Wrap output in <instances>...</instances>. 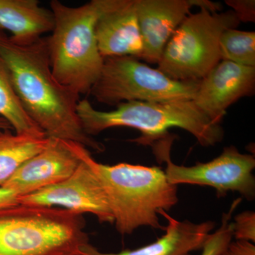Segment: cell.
Segmentation results:
<instances>
[{"label": "cell", "mask_w": 255, "mask_h": 255, "mask_svg": "<svg viewBox=\"0 0 255 255\" xmlns=\"http://www.w3.org/2000/svg\"><path fill=\"white\" fill-rule=\"evenodd\" d=\"M199 81L173 80L137 58L113 57L105 58L100 77L89 94L110 106L132 101H189L194 99Z\"/></svg>", "instance_id": "52a82bcc"}, {"label": "cell", "mask_w": 255, "mask_h": 255, "mask_svg": "<svg viewBox=\"0 0 255 255\" xmlns=\"http://www.w3.org/2000/svg\"><path fill=\"white\" fill-rule=\"evenodd\" d=\"M95 36L104 59L124 56L141 59L143 44L135 0H114L97 20Z\"/></svg>", "instance_id": "4fadbf2b"}, {"label": "cell", "mask_w": 255, "mask_h": 255, "mask_svg": "<svg viewBox=\"0 0 255 255\" xmlns=\"http://www.w3.org/2000/svg\"><path fill=\"white\" fill-rule=\"evenodd\" d=\"M0 117L17 134L46 135L23 110L15 92L9 70L0 57Z\"/></svg>", "instance_id": "e0dca14e"}, {"label": "cell", "mask_w": 255, "mask_h": 255, "mask_svg": "<svg viewBox=\"0 0 255 255\" xmlns=\"http://www.w3.org/2000/svg\"><path fill=\"white\" fill-rule=\"evenodd\" d=\"M159 215L167 219L165 233L158 240L147 246L135 250H126L117 253L99 251L90 243L84 246L81 255H192L202 249L206 239L215 228L212 221L195 223L179 221L162 210Z\"/></svg>", "instance_id": "5bb4252c"}, {"label": "cell", "mask_w": 255, "mask_h": 255, "mask_svg": "<svg viewBox=\"0 0 255 255\" xmlns=\"http://www.w3.org/2000/svg\"><path fill=\"white\" fill-rule=\"evenodd\" d=\"M0 57L23 110L47 137L76 142L96 152L105 150L103 144L84 131L77 112L80 95L53 76L47 38L16 43L0 28Z\"/></svg>", "instance_id": "6da1fadb"}, {"label": "cell", "mask_w": 255, "mask_h": 255, "mask_svg": "<svg viewBox=\"0 0 255 255\" xmlns=\"http://www.w3.org/2000/svg\"><path fill=\"white\" fill-rule=\"evenodd\" d=\"M255 90V67L221 60L199 81L193 102L214 124H220L230 106Z\"/></svg>", "instance_id": "30bf717a"}, {"label": "cell", "mask_w": 255, "mask_h": 255, "mask_svg": "<svg viewBox=\"0 0 255 255\" xmlns=\"http://www.w3.org/2000/svg\"><path fill=\"white\" fill-rule=\"evenodd\" d=\"M114 0H92L82 6L50 1L54 18L47 38L50 68L60 84L78 95L90 93L100 77L104 59L97 46L95 25Z\"/></svg>", "instance_id": "3957f363"}, {"label": "cell", "mask_w": 255, "mask_h": 255, "mask_svg": "<svg viewBox=\"0 0 255 255\" xmlns=\"http://www.w3.org/2000/svg\"><path fill=\"white\" fill-rule=\"evenodd\" d=\"M5 130H12V128L6 119L0 117V131Z\"/></svg>", "instance_id": "cb8c5ba5"}, {"label": "cell", "mask_w": 255, "mask_h": 255, "mask_svg": "<svg viewBox=\"0 0 255 255\" xmlns=\"http://www.w3.org/2000/svg\"><path fill=\"white\" fill-rule=\"evenodd\" d=\"M48 138L46 147L27 159L1 187L20 197L62 182L74 173L81 159L74 150L73 142Z\"/></svg>", "instance_id": "8fae6325"}, {"label": "cell", "mask_w": 255, "mask_h": 255, "mask_svg": "<svg viewBox=\"0 0 255 255\" xmlns=\"http://www.w3.org/2000/svg\"><path fill=\"white\" fill-rule=\"evenodd\" d=\"M241 23L232 9L211 12L201 8L190 14L169 38L158 70L179 81H199L221 60L220 38Z\"/></svg>", "instance_id": "8992f818"}, {"label": "cell", "mask_w": 255, "mask_h": 255, "mask_svg": "<svg viewBox=\"0 0 255 255\" xmlns=\"http://www.w3.org/2000/svg\"><path fill=\"white\" fill-rule=\"evenodd\" d=\"M172 141V137L167 136L151 145L155 156L167 164L164 172L169 183L176 186L184 184L213 187L219 197L231 191H237L248 200L254 199V155L241 153L231 145L225 147L219 157L210 162L189 167L178 165L170 158Z\"/></svg>", "instance_id": "ba28073f"}, {"label": "cell", "mask_w": 255, "mask_h": 255, "mask_svg": "<svg viewBox=\"0 0 255 255\" xmlns=\"http://www.w3.org/2000/svg\"><path fill=\"white\" fill-rule=\"evenodd\" d=\"M222 255H255V246L249 241H231Z\"/></svg>", "instance_id": "7402d4cb"}, {"label": "cell", "mask_w": 255, "mask_h": 255, "mask_svg": "<svg viewBox=\"0 0 255 255\" xmlns=\"http://www.w3.org/2000/svg\"><path fill=\"white\" fill-rule=\"evenodd\" d=\"M82 215L22 204L0 209V255H81L89 243Z\"/></svg>", "instance_id": "5b68a950"}, {"label": "cell", "mask_w": 255, "mask_h": 255, "mask_svg": "<svg viewBox=\"0 0 255 255\" xmlns=\"http://www.w3.org/2000/svg\"><path fill=\"white\" fill-rule=\"evenodd\" d=\"M242 199L233 201L228 213L223 214L221 224L219 229L211 233L201 249V255H222L233 237V225L231 219Z\"/></svg>", "instance_id": "d6986e66"}, {"label": "cell", "mask_w": 255, "mask_h": 255, "mask_svg": "<svg viewBox=\"0 0 255 255\" xmlns=\"http://www.w3.org/2000/svg\"><path fill=\"white\" fill-rule=\"evenodd\" d=\"M18 196L14 191L0 187V209L18 204Z\"/></svg>", "instance_id": "603a6c76"}, {"label": "cell", "mask_w": 255, "mask_h": 255, "mask_svg": "<svg viewBox=\"0 0 255 255\" xmlns=\"http://www.w3.org/2000/svg\"><path fill=\"white\" fill-rule=\"evenodd\" d=\"M226 4L232 8L240 21L255 22V0H226Z\"/></svg>", "instance_id": "44dd1931"}, {"label": "cell", "mask_w": 255, "mask_h": 255, "mask_svg": "<svg viewBox=\"0 0 255 255\" xmlns=\"http://www.w3.org/2000/svg\"><path fill=\"white\" fill-rule=\"evenodd\" d=\"M77 112L84 131L89 136L114 127H129L141 132L132 140L145 145L167 136L168 130L179 128L191 134L201 146L209 147L223 140L224 131L213 123L192 100L169 102L132 101L122 102L115 110H95L87 100L79 101Z\"/></svg>", "instance_id": "277c9868"}, {"label": "cell", "mask_w": 255, "mask_h": 255, "mask_svg": "<svg viewBox=\"0 0 255 255\" xmlns=\"http://www.w3.org/2000/svg\"><path fill=\"white\" fill-rule=\"evenodd\" d=\"M18 202L22 205L60 208L80 215L90 214L100 223H114L103 187L95 172L82 159L76 170L66 179L20 196Z\"/></svg>", "instance_id": "9c48e42d"}, {"label": "cell", "mask_w": 255, "mask_h": 255, "mask_svg": "<svg viewBox=\"0 0 255 255\" xmlns=\"http://www.w3.org/2000/svg\"><path fill=\"white\" fill-rule=\"evenodd\" d=\"M233 236L237 241L255 242V214L253 211H244L235 217Z\"/></svg>", "instance_id": "ffe728a7"}, {"label": "cell", "mask_w": 255, "mask_h": 255, "mask_svg": "<svg viewBox=\"0 0 255 255\" xmlns=\"http://www.w3.org/2000/svg\"><path fill=\"white\" fill-rule=\"evenodd\" d=\"M54 26L51 10L37 0H0V28L16 43L36 41Z\"/></svg>", "instance_id": "9a60e30c"}, {"label": "cell", "mask_w": 255, "mask_h": 255, "mask_svg": "<svg viewBox=\"0 0 255 255\" xmlns=\"http://www.w3.org/2000/svg\"><path fill=\"white\" fill-rule=\"evenodd\" d=\"M143 51L141 59L158 64L169 38L199 6V0H135Z\"/></svg>", "instance_id": "7c38bea8"}, {"label": "cell", "mask_w": 255, "mask_h": 255, "mask_svg": "<svg viewBox=\"0 0 255 255\" xmlns=\"http://www.w3.org/2000/svg\"><path fill=\"white\" fill-rule=\"evenodd\" d=\"M221 60L242 66L255 67V32L231 28L220 38Z\"/></svg>", "instance_id": "ac0fdd59"}, {"label": "cell", "mask_w": 255, "mask_h": 255, "mask_svg": "<svg viewBox=\"0 0 255 255\" xmlns=\"http://www.w3.org/2000/svg\"><path fill=\"white\" fill-rule=\"evenodd\" d=\"M79 157L95 172L103 187L117 231L129 235L140 227L164 229L159 211L177 204V186L160 167L128 163L108 165L97 162L85 146L73 142Z\"/></svg>", "instance_id": "7a4b0ae2"}, {"label": "cell", "mask_w": 255, "mask_h": 255, "mask_svg": "<svg viewBox=\"0 0 255 255\" xmlns=\"http://www.w3.org/2000/svg\"><path fill=\"white\" fill-rule=\"evenodd\" d=\"M48 140L46 135L17 134L12 130L0 131V187L27 159L41 152Z\"/></svg>", "instance_id": "2e32d148"}]
</instances>
